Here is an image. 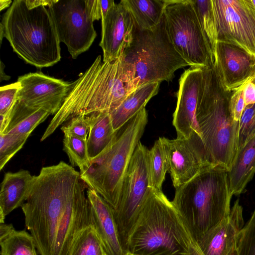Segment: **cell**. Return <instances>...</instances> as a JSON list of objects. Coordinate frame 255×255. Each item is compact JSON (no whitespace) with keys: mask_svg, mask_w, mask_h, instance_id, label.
<instances>
[{"mask_svg":"<svg viewBox=\"0 0 255 255\" xmlns=\"http://www.w3.org/2000/svg\"><path fill=\"white\" fill-rule=\"evenodd\" d=\"M88 188L64 161L42 167L35 176L21 207L40 255H71L80 233L93 225Z\"/></svg>","mask_w":255,"mask_h":255,"instance_id":"1","label":"cell"},{"mask_svg":"<svg viewBox=\"0 0 255 255\" xmlns=\"http://www.w3.org/2000/svg\"><path fill=\"white\" fill-rule=\"evenodd\" d=\"M135 90L122 56L115 61L105 62H102L100 55L98 56L86 71L72 82L68 96L40 141L48 138L74 117L97 112L110 113Z\"/></svg>","mask_w":255,"mask_h":255,"instance_id":"2","label":"cell"},{"mask_svg":"<svg viewBox=\"0 0 255 255\" xmlns=\"http://www.w3.org/2000/svg\"><path fill=\"white\" fill-rule=\"evenodd\" d=\"M192 239L172 201L149 187L128 239V255H187Z\"/></svg>","mask_w":255,"mask_h":255,"instance_id":"3","label":"cell"},{"mask_svg":"<svg viewBox=\"0 0 255 255\" xmlns=\"http://www.w3.org/2000/svg\"><path fill=\"white\" fill-rule=\"evenodd\" d=\"M196 121L209 160L229 172L238 151L239 122L232 117L229 101L233 91L226 90L214 64L204 68Z\"/></svg>","mask_w":255,"mask_h":255,"instance_id":"4","label":"cell"},{"mask_svg":"<svg viewBox=\"0 0 255 255\" xmlns=\"http://www.w3.org/2000/svg\"><path fill=\"white\" fill-rule=\"evenodd\" d=\"M233 195L228 172L211 165L176 188L172 202L197 243L229 214Z\"/></svg>","mask_w":255,"mask_h":255,"instance_id":"5","label":"cell"},{"mask_svg":"<svg viewBox=\"0 0 255 255\" xmlns=\"http://www.w3.org/2000/svg\"><path fill=\"white\" fill-rule=\"evenodd\" d=\"M0 41L5 37L13 51L26 63L42 68L61 59L56 29L49 9L29 8L25 0H14L3 14Z\"/></svg>","mask_w":255,"mask_h":255,"instance_id":"6","label":"cell"},{"mask_svg":"<svg viewBox=\"0 0 255 255\" xmlns=\"http://www.w3.org/2000/svg\"><path fill=\"white\" fill-rule=\"evenodd\" d=\"M147 122L145 107L120 129L109 147L90 160L89 166L80 171L88 187L95 190L113 209L118 204L125 175Z\"/></svg>","mask_w":255,"mask_h":255,"instance_id":"7","label":"cell"},{"mask_svg":"<svg viewBox=\"0 0 255 255\" xmlns=\"http://www.w3.org/2000/svg\"><path fill=\"white\" fill-rule=\"evenodd\" d=\"M122 56L135 90L149 83L171 81L176 70L189 66L171 40L164 14L151 29L135 27L132 41Z\"/></svg>","mask_w":255,"mask_h":255,"instance_id":"8","label":"cell"},{"mask_svg":"<svg viewBox=\"0 0 255 255\" xmlns=\"http://www.w3.org/2000/svg\"><path fill=\"white\" fill-rule=\"evenodd\" d=\"M164 15L171 40L189 66L211 67L213 51L192 0H165Z\"/></svg>","mask_w":255,"mask_h":255,"instance_id":"9","label":"cell"},{"mask_svg":"<svg viewBox=\"0 0 255 255\" xmlns=\"http://www.w3.org/2000/svg\"><path fill=\"white\" fill-rule=\"evenodd\" d=\"M148 151L140 141L125 175L118 204L113 209L120 242L127 255L128 239L139 216L149 187Z\"/></svg>","mask_w":255,"mask_h":255,"instance_id":"10","label":"cell"},{"mask_svg":"<svg viewBox=\"0 0 255 255\" xmlns=\"http://www.w3.org/2000/svg\"><path fill=\"white\" fill-rule=\"evenodd\" d=\"M48 7L60 42L66 45L72 57L76 59L89 49L97 36L85 0H53Z\"/></svg>","mask_w":255,"mask_h":255,"instance_id":"11","label":"cell"},{"mask_svg":"<svg viewBox=\"0 0 255 255\" xmlns=\"http://www.w3.org/2000/svg\"><path fill=\"white\" fill-rule=\"evenodd\" d=\"M217 41L237 45L255 57V8L251 0H212Z\"/></svg>","mask_w":255,"mask_h":255,"instance_id":"12","label":"cell"},{"mask_svg":"<svg viewBox=\"0 0 255 255\" xmlns=\"http://www.w3.org/2000/svg\"><path fill=\"white\" fill-rule=\"evenodd\" d=\"M160 138L166 152L172 184L175 189L189 181L205 168L213 165L209 160L202 138L198 134H193L189 138Z\"/></svg>","mask_w":255,"mask_h":255,"instance_id":"13","label":"cell"},{"mask_svg":"<svg viewBox=\"0 0 255 255\" xmlns=\"http://www.w3.org/2000/svg\"><path fill=\"white\" fill-rule=\"evenodd\" d=\"M20 84L17 101L33 108H44L55 115L62 107L72 83L41 73H29L18 77Z\"/></svg>","mask_w":255,"mask_h":255,"instance_id":"14","label":"cell"},{"mask_svg":"<svg viewBox=\"0 0 255 255\" xmlns=\"http://www.w3.org/2000/svg\"><path fill=\"white\" fill-rule=\"evenodd\" d=\"M204 68L191 67L185 70L180 78L172 121L178 138H189L194 134L202 137L196 121V112L204 80Z\"/></svg>","mask_w":255,"mask_h":255,"instance_id":"15","label":"cell"},{"mask_svg":"<svg viewBox=\"0 0 255 255\" xmlns=\"http://www.w3.org/2000/svg\"><path fill=\"white\" fill-rule=\"evenodd\" d=\"M214 65L225 88L233 91L246 83L255 73V57L241 47L217 41Z\"/></svg>","mask_w":255,"mask_h":255,"instance_id":"16","label":"cell"},{"mask_svg":"<svg viewBox=\"0 0 255 255\" xmlns=\"http://www.w3.org/2000/svg\"><path fill=\"white\" fill-rule=\"evenodd\" d=\"M135 27L132 18L121 1L109 10L102 19V38L99 45L103 60L112 62L119 59L130 44Z\"/></svg>","mask_w":255,"mask_h":255,"instance_id":"17","label":"cell"},{"mask_svg":"<svg viewBox=\"0 0 255 255\" xmlns=\"http://www.w3.org/2000/svg\"><path fill=\"white\" fill-rule=\"evenodd\" d=\"M244 225L243 209L237 199L229 214L196 244L203 255H229L237 248L238 235Z\"/></svg>","mask_w":255,"mask_h":255,"instance_id":"18","label":"cell"},{"mask_svg":"<svg viewBox=\"0 0 255 255\" xmlns=\"http://www.w3.org/2000/svg\"><path fill=\"white\" fill-rule=\"evenodd\" d=\"M91 203L92 224L107 255H127L124 251L112 207L95 190L87 189Z\"/></svg>","mask_w":255,"mask_h":255,"instance_id":"19","label":"cell"},{"mask_svg":"<svg viewBox=\"0 0 255 255\" xmlns=\"http://www.w3.org/2000/svg\"><path fill=\"white\" fill-rule=\"evenodd\" d=\"M35 177L26 170L4 174L0 191V224L4 223L5 216L24 202Z\"/></svg>","mask_w":255,"mask_h":255,"instance_id":"20","label":"cell"},{"mask_svg":"<svg viewBox=\"0 0 255 255\" xmlns=\"http://www.w3.org/2000/svg\"><path fill=\"white\" fill-rule=\"evenodd\" d=\"M86 117L89 126L87 147L91 160L114 142L119 131L114 130L109 113H94L86 116Z\"/></svg>","mask_w":255,"mask_h":255,"instance_id":"21","label":"cell"},{"mask_svg":"<svg viewBox=\"0 0 255 255\" xmlns=\"http://www.w3.org/2000/svg\"><path fill=\"white\" fill-rule=\"evenodd\" d=\"M161 82L149 83L130 93L122 104L109 113L113 128L120 129L141 109L158 92Z\"/></svg>","mask_w":255,"mask_h":255,"instance_id":"22","label":"cell"},{"mask_svg":"<svg viewBox=\"0 0 255 255\" xmlns=\"http://www.w3.org/2000/svg\"><path fill=\"white\" fill-rule=\"evenodd\" d=\"M255 173V136L238 151L228 172L233 195L243 193Z\"/></svg>","mask_w":255,"mask_h":255,"instance_id":"23","label":"cell"},{"mask_svg":"<svg viewBox=\"0 0 255 255\" xmlns=\"http://www.w3.org/2000/svg\"><path fill=\"white\" fill-rule=\"evenodd\" d=\"M50 115L44 108H31L17 101L10 115L9 125L4 133L28 137L33 130Z\"/></svg>","mask_w":255,"mask_h":255,"instance_id":"24","label":"cell"},{"mask_svg":"<svg viewBox=\"0 0 255 255\" xmlns=\"http://www.w3.org/2000/svg\"><path fill=\"white\" fill-rule=\"evenodd\" d=\"M129 12L135 27L140 30L151 29L160 21L165 0H122Z\"/></svg>","mask_w":255,"mask_h":255,"instance_id":"25","label":"cell"},{"mask_svg":"<svg viewBox=\"0 0 255 255\" xmlns=\"http://www.w3.org/2000/svg\"><path fill=\"white\" fill-rule=\"evenodd\" d=\"M0 245L1 255H37L31 234L15 230L11 224H0Z\"/></svg>","mask_w":255,"mask_h":255,"instance_id":"26","label":"cell"},{"mask_svg":"<svg viewBox=\"0 0 255 255\" xmlns=\"http://www.w3.org/2000/svg\"><path fill=\"white\" fill-rule=\"evenodd\" d=\"M147 165L149 187L162 191L169 165L162 142L159 137L148 151Z\"/></svg>","mask_w":255,"mask_h":255,"instance_id":"27","label":"cell"},{"mask_svg":"<svg viewBox=\"0 0 255 255\" xmlns=\"http://www.w3.org/2000/svg\"><path fill=\"white\" fill-rule=\"evenodd\" d=\"M71 255H107L93 225L87 226L80 233Z\"/></svg>","mask_w":255,"mask_h":255,"instance_id":"28","label":"cell"},{"mask_svg":"<svg viewBox=\"0 0 255 255\" xmlns=\"http://www.w3.org/2000/svg\"><path fill=\"white\" fill-rule=\"evenodd\" d=\"M63 150L67 154L72 166H77L82 171L90 163L87 140L71 135L64 134Z\"/></svg>","mask_w":255,"mask_h":255,"instance_id":"29","label":"cell"},{"mask_svg":"<svg viewBox=\"0 0 255 255\" xmlns=\"http://www.w3.org/2000/svg\"><path fill=\"white\" fill-rule=\"evenodd\" d=\"M192 1L214 55L217 42V34L212 0Z\"/></svg>","mask_w":255,"mask_h":255,"instance_id":"30","label":"cell"},{"mask_svg":"<svg viewBox=\"0 0 255 255\" xmlns=\"http://www.w3.org/2000/svg\"><path fill=\"white\" fill-rule=\"evenodd\" d=\"M27 138L17 134H0V170L23 147Z\"/></svg>","mask_w":255,"mask_h":255,"instance_id":"31","label":"cell"},{"mask_svg":"<svg viewBox=\"0 0 255 255\" xmlns=\"http://www.w3.org/2000/svg\"><path fill=\"white\" fill-rule=\"evenodd\" d=\"M237 249L239 255H255V208L238 235Z\"/></svg>","mask_w":255,"mask_h":255,"instance_id":"32","label":"cell"},{"mask_svg":"<svg viewBox=\"0 0 255 255\" xmlns=\"http://www.w3.org/2000/svg\"><path fill=\"white\" fill-rule=\"evenodd\" d=\"M255 136V103L246 106L240 121L238 151Z\"/></svg>","mask_w":255,"mask_h":255,"instance_id":"33","label":"cell"},{"mask_svg":"<svg viewBox=\"0 0 255 255\" xmlns=\"http://www.w3.org/2000/svg\"><path fill=\"white\" fill-rule=\"evenodd\" d=\"M20 88V84L17 81L0 87V116H2L5 118L9 117L17 101Z\"/></svg>","mask_w":255,"mask_h":255,"instance_id":"34","label":"cell"},{"mask_svg":"<svg viewBox=\"0 0 255 255\" xmlns=\"http://www.w3.org/2000/svg\"><path fill=\"white\" fill-rule=\"evenodd\" d=\"M60 129L64 135L71 134L87 140L89 126L86 116L80 115L72 118Z\"/></svg>","mask_w":255,"mask_h":255,"instance_id":"35","label":"cell"},{"mask_svg":"<svg viewBox=\"0 0 255 255\" xmlns=\"http://www.w3.org/2000/svg\"><path fill=\"white\" fill-rule=\"evenodd\" d=\"M244 84L233 91L229 101V109L234 120L240 122L246 107L244 97Z\"/></svg>","mask_w":255,"mask_h":255,"instance_id":"36","label":"cell"},{"mask_svg":"<svg viewBox=\"0 0 255 255\" xmlns=\"http://www.w3.org/2000/svg\"><path fill=\"white\" fill-rule=\"evenodd\" d=\"M86 11L94 21L102 18L100 0H85Z\"/></svg>","mask_w":255,"mask_h":255,"instance_id":"37","label":"cell"},{"mask_svg":"<svg viewBox=\"0 0 255 255\" xmlns=\"http://www.w3.org/2000/svg\"><path fill=\"white\" fill-rule=\"evenodd\" d=\"M244 97L246 106L255 103V85L251 80L244 84Z\"/></svg>","mask_w":255,"mask_h":255,"instance_id":"38","label":"cell"},{"mask_svg":"<svg viewBox=\"0 0 255 255\" xmlns=\"http://www.w3.org/2000/svg\"><path fill=\"white\" fill-rule=\"evenodd\" d=\"M53 1V0H25V2L29 8H33L41 5L48 6Z\"/></svg>","mask_w":255,"mask_h":255,"instance_id":"39","label":"cell"},{"mask_svg":"<svg viewBox=\"0 0 255 255\" xmlns=\"http://www.w3.org/2000/svg\"><path fill=\"white\" fill-rule=\"evenodd\" d=\"M187 255H203L196 243L194 240L191 242L189 252Z\"/></svg>","mask_w":255,"mask_h":255,"instance_id":"40","label":"cell"},{"mask_svg":"<svg viewBox=\"0 0 255 255\" xmlns=\"http://www.w3.org/2000/svg\"><path fill=\"white\" fill-rule=\"evenodd\" d=\"M4 67V65L3 63L2 62V61H1L0 62V81H1L2 80H8L10 78L9 76L6 75L4 73V72L3 71Z\"/></svg>","mask_w":255,"mask_h":255,"instance_id":"41","label":"cell"},{"mask_svg":"<svg viewBox=\"0 0 255 255\" xmlns=\"http://www.w3.org/2000/svg\"><path fill=\"white\" fill-rule=\"evenodd\" d=\"M12 3L10 0H0V10H2L8 7H9V5L10 6Z\"/></svg>","mask_w":255,"mask_h":255,"instance_id":"42","label":"cell"},{"mask_svg":"<svg viewBox=\"0 0 255 255\" xmlns=\"http://www.w3.org/2000/svg\"><path fill=\"white\" fill-rule=\"evenodd\" d=\"M229 255H239L237 249H235Z\"/></svg>","mask_w":255,"mask_h":255,"instance_id":"43","label":"cell"},{"mask_svg":"<svg viewBox=\"0 0 255 255\" xmlns=\"http://www.w3.org/2000/svg\"><path fill=\"white\" fill-rule=\"evenodd\" d=\"M251 80L255 85V73L254 74V75L253 77L251 79Z\"/></svg>","mask_w":255,"mask_h":255,"instance_id":"44","label":"cell"},{"mask_svg":"<svg viewBox=\"0 0 255 255\" xmlns=\"http://www.w3.org/2000/svg\"><path fill=\"white\" fill-rule=\"evenodd\" d=\"M251 1L255 8V0H251Z\"/></svg>","mask_w":255,"mask_h":255,"instance_id":"45","label":"cell"}]
</instances>
